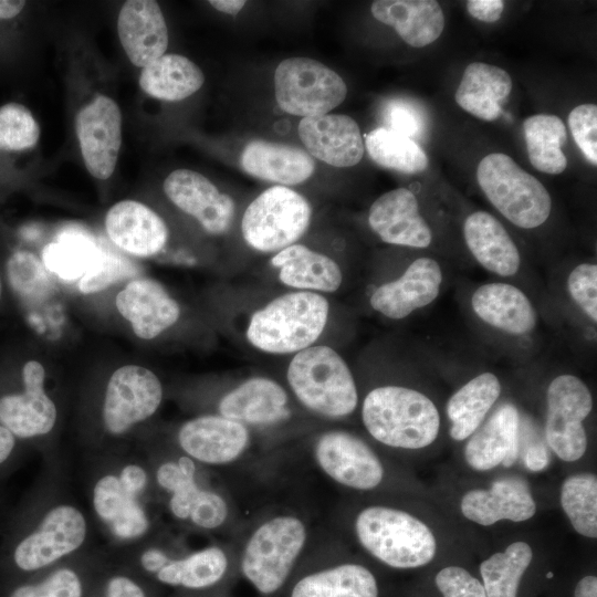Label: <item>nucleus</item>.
Masks as SVG:
<instances>
[{
	"label": "nucleus",
	"mask_w": 597,
	"mask_h": 597,
	"mask_svg": "<svg viewBox=\"0 0 597 597\" xmlns=\"http://www.w3.org/2000/svg\"><path fill=\"white\" fill-rule=\"evenodd\" d=\"M365 146L370 158L384 168L412 175L429 166L426 151L415 139L387 127H377L367 134Z\"/></svg>",
	"instance_id": "nucleus-38"
},
{
	"label": "nucleus",
	"mask_w": 597,
	"mask_h": 597,
	"mask_svg": "<svg viewBox=\"0 0 597 597\" xmlns=\"http://www.w3.org/2000/svg\"><path fill=\"white\" fill-rule=\"evenodd\" d=\"M354 527L360 545L389 567H421L436 555L431 530L405 511L371 505L358 513Z\"/></svg>",
	"instance_id": "nucleus-5"
},
{
	"label": "nucleus",
	"mask_w": 597,
	"mask_h": 597,
	"mask_svg": "<svg viewBox=\"0 0 597 597\" xmlns=\"http://www.w3.org/2000/svg\"><path fill=\"white\" fill-rule=\"evenodd\" d=\"M118 479L124 492L135 498L147 484V473L137 464L124 467Z\"/></svg>",
	"instance_id": "nucleus-54"
},
{
	"label": "nucleus",
	"mask_w": 597,
	"mask_h": 597,
	"mask_svg": "<svg viewBox=\"0 0 597 597\" xmlns=\"http://www.w3.org/2000/svg\"><path fill=\"white\" fill-rule=\"evenodd\" d=\"M209 3L218 11L237 14L245 4L243 0H211Z\"/></svg>",
	"instance_id": "nucleus-61"
},
{
	"label": "nucleus",
	"mask_w": 597,
	"mask_h": 597,
	"mask_svg": "<svg viewBox=\"0 0 597 597\" xmlns=\"http://www.w3.org/2000/svg\"><path fill=\"white\" fill-rule=\"evenodd\" d=\"M328 310L327 300L314 292L296 291L277 296L252 315L248 341L271 354L303 350L322 334Z\"/></svg>",
	"instance_id": "nucleus-3"
},
{
	"label": "nucleus",
	"mask_w": 597,
	"mask_h": 597,
	"mask_svg": "<svg viewBox=\"0 0 597 597\" xmlns=\"http://www.w3.org/2000/svg\"><path fill=\"white\" fill-rule=\"evenodd\" d=\"M40 137V126L22 104L0 107V150L20 151L33 147Z\"/></svg>",
	"instance_id": "nucleus-43"
},
{
	"label": "nucleus",
	"mask_w": 597,
	"mask_h": 597,
	"mask_svg": "<svg viewBox=\"0 0 597 597\" xmlns=\"http://www.w3.org/2000/svg\"><path fill=\"white\" fill-rule=\"evenodd\" d=\"M313 459L327 478L345 488L373 490L384 478V467L374 450L344 430L318 436L313 444Z\"/></svg>",
	"instance_id": "nucleus-10"
},
{
	"label": "nucleus",
	"mask_w": 597,
	"mask_h": 597,
	"mask_svg": "<svg viewBox=\"0 0 597 597\" xmlns=\"http://www.w3.org/2000/svg\"><path fill=\"white\" fill-rule=\"evenodd\" d=\"M85 537L86 521L81 511L61 504L51 509L39 526L19 541L12 558L20 569L36 570L76 551Z\"/></svg>",
	"instance_id": "nucleus-12"
},
{
	"label": "nucleus",
	"mask_w": 597,
	"mask_h": 597,
	"mask_svg": "<svg viewBox=\"0 0 597 597\" xmlns=\"http://www.w3.org/2000/svg\"><path fill=\"white\" fill-rule=\"evenodd\" d=\"M523 132L531 165L538 171L559 175L567 167L562 146L567 142L563 119L553 114H535L523 122Z\"/></svg>",
	"instance_id": "nucleus-36"
},
{
	"label": "nucleus",
	"mask_w": 597,
	"mask_h": 597,
	"mask_svg": "<svg viewBox=\"0 0 597 597\" xmlns=\"http://www.w3.org/2000/svg\"><path fill=\"white\" fill-rule=\"evenodd\" d=\"M274 90L280 108L303 118L328 114L347 94V86L336 72L302 56L285 59L277 65Z\"/></svg>",
	"instance_id": "nucleus-8"
},
{
	"label": "nucleus",
	"mask_w": 597,
	"mask_h": 597,
	"mask_svg": "<svg viewBox=\"0 0 597 597\" xmlns=\"http://www.w3.org/2000/svg\"><path fill=\"white\" fill-rule=\"evenodd\" d=\"M139 273V266L133 260L100 242L98 255L80 279L78 289L85 294L96 293Z\"/></svg>",
	"instance_id": "nucleus-42"
},
{
	"label": "nucleus",
	"mask_w": 597,
	"mask_h": 597,
	"mask_svg": "<svg viewBox=\"0 0 597 597\" xmlns=\"http://www.w3.org/2000/svg\"><path fill=\"white\" fill-rule=\"evenodd\" d=\"M549 454L540 444L532 446L525 453V464L531 471H541L548 465Z\"/></svg>",
	"instance_id": "nucleus-56"
},
{
	"label": "nucleus",
	"mask_w": 597,
	"mask_h": 597,
	"mask_svg": "<svg viewBox=\"0 0 597 597\" xmlns=\"http://www.w3.org/2000/svg\"><path fill=\"white\" fill-rule=\"evenodd\" d=\"M574 597H597V577H583L575 587Z\"/></svg>",
	"instance_id": "nucleus-59"
},
{
	"label": "nucleus",
	"mask_w": 597,
	"mask_h": 597,
	"mask_svg": "<svg viewBox=\"0 0 597 597\" xmlns=\"http://www.w3.org/2000/svg\"><path fill=\"white\" fill-rule=\"evenodd\" d=\"M476 181L492 206L519 228H537L551 214L548 190L504 153H491L480 160Z\"/></svg>",
	"instance_id": "nucleus-6"
},
{
	"label": "nucleus",
	"mask_w": 597,
	"mask_h": 597,
	"mask_svg": "<svg viewBox=\"0 0 597 597\" xmlns=\"http://www.w3.org/2000/svg\"><path fill=\"white\" fill-rule=\"evenodd\" d=\"M374 574L363 565L344 563L301 577L290 597H378Z\"/></svg>",
	"instance_id": "nucleus-32"
},
{
	"label": "nucleus",
	"mask_w": 597,
	"mask_h": 597,
	"mask_svg": "<svg viewBox=\"0 0 597 597\" xmlns=\"http://www.w3.org/2000/svg\"><path fill=\"white\" fill-rule=\"evenodd\" d=\"M170 558L159 548H149L143 553L140 563L149 573H158Z\"/></svg>",
	"instance_id": "nucleus-57"
},
{
	"label": "nucleus",
	"mask_w": 597,
	"mask_h": 597,
	"mask_svg": "<svg viewBox=\"0 0 597 597\" xmlns=\"http://www.w3.org/2000/svg\"><path fill=\"white\" fill-rule=\"evenodd\" d=\"M7 277L14 294L27 304H39L53 291V281L42 261L32 252L15 251L7 262Z\"/></svg>",
	"instance_id": "nucleus-41"
},
{
	"label": "nucleus",
	"mask_w": 597,
	"mask_h": 597,
	"mask_svg": "<svg viewBox=\"0 0 597 597\" xmlns=\"http://www.w3.org/2000/svg\"><path fill=\"white\" fill-rule=\"evenodd\" d=\"M546 405L545 436L548 446L564 461L580 459L587 448L583 421L593 409L588 387L574 375H559L548 385Z\"/></svg>",
	"instance_id": "nucleus-9"
},
{
	"label": "nucleus",
	"mask_w": 597,
	"mask_h": 597,
	"mask_svg": "<svg viewBox=\"0 0 597 597\" xmlns=\"http://www.w3.org/2000/svg\"><path fill=\"white\" fill-rule=\"evenodd\" d=\"M533 558L531 546L515 542L502 553H495L480 565L486 597H516L523 574Z\"/></svg>",
	"instance_id": "nucleus-39"
},
{
	"label": "nucleus",
	"mask_w": 597,
	"mask_h": 597,
	"mask_svg": "<svg viewBox=\"0 0 597 597\" xmlns=\"http://www.w3.org/2000/svg\"><path fill=\"white\" fill-rule=\"evenodd\" d=\"M370 11L412 48L433 43L444 29L442 8L434 0H376Z\"/></svg>",
	"instance_id": "nucleus-28"
},
{
	"label": "nucleus",
	"mask_w": 597,
	"mask_h": 597,
	"mask_svg": "<svg viewBox=\"0 0 597 597\" xmlns=\"http://www.w3.org/2000/svg\"><path fill=\"white\" fill-rule=\"evenodd\" d=\"M202 489L196 482V476L186 480L170 492L169 510L171 514L182 521L189 520L191 509Z\"/></svg>",
	"instance_id": "nucleus-52"
},
{
	"label": "nucleus",
	"mask_w": 597,
	"mask_h": 597,
	"mask_svg": "<svg viewBox=\"0 0 597 597\" xmlns=\"http://www.w3.org/2000/svg\"><path fill=\"white\" fill-rule=\"evenodd\" d=\"M105 229L116 247L140 258L157 254L168 239L164 220L135 200H123L111 207L105 217Z\"/></svg>",
	"instance_id": "nucleus-21"
},
{
	"label": "nucleus",
	"mask_w": 597,
	"mask_h": 597,
	"mask_svg": "<svg viewBox=\"0 0 597 597\" xmlns=\"http://www.w3.org/2000/svg\"><path fill=\"white\" fill-rule=\"evenodd\" d=\"M308 541V526L293 513L273 514L247 537L240 570L263 596L275 594L287 580Z\"/></svg>",
	"instance_id": "nucleus-2"
},
{
	"label": "nucleus",
	"mask_w": 597,
	"mask_h": 597,
	"mask_svg": "<svg viewBox=\"0 0 597 597\" xmlns=\"http://www.w3.org/2000/svg\"><path fill=\"white\" fill-rule=\"evenodd\" d=\"M10 597H82V585L75 572L62 568L36 585H23Z\"/></svg>",
	"instance_id": "nucleus-46"
},
{
	"label": "nucleus",
	"mask_w": 597,
	"mask_h": 597,
	"mask_svg": "<svg viewBox=\"0 0 597 597\" xmlns=\"http://www.w3.org/2000/svg\"><path fill=\"white\" fill-rule=\"evenodd\" d=\"M21 391L0 396V425L17 439L49 433L56 421V407L44 391L45 370L38 360L22 367Z\"/></svg>",
	"instance_id": "nucleus-14"
},
{
	"label": "nucleus",
	"mask_w": 597,
	"mask_h": 597,
	"mask_svg": "<svg viewBox=\"0 0 597 597\" xmlns=\"http://www.w3.org/2000/svg\"><path fill=\"white\" fill-rule=\"evenodd\" d=\"M442 270L431 258L416 259L402 275L377 287L371 307L391 320H401L432 303L440 293Z\"/></svg>",
	"instance_id": "nucleus-17"
},
{
	"label": "nucleus",
	"mask_w": 597,
	"mask_h": 597,
	"mask_svg": "<svg viewBox=\"0 0 597 597\" xmlns=\"http://www.w3.org/2000/svg\"><path fill=\"white\" fill-rule=\"evenodd\" d=\"M546 577H547V578L553 577V573H548V574L546 575Z\"/></svg>",
	"instance_id": "nucleus-63"
},
{
	"label": "nucleus",
	"mask_w": 597,
	"mask_h": 597,
	"mask_svg": "<svg viewBox=\"0 0 597 597\" xmlns=\"http://www.w3.org/2000/svg\"><path fill=\"white\" fill-rule=\"evenodd\" d=\"M241 166L247 174L281 186L301 184L315 170L314 159L305 150L260 139L245 145Z\"/></svg>",
	"instance_id": "nucleus-29"
},
{
	"label": "nucleus",
	"mask_w": 597,
	"mask_h": 597,
	"mask_svg": "<svg viewBox=\"0 0 597 597\" xmlns=\"http://www.w3.org/2000/svg\"><path fill=\"white\" fill-rule=\"evenodd\" d=\"M383 116L387 128L407 137L418 136L422 130V114L412 102L401 98L390 100L383 109Z\"/></svg>",
	"instance_id": "nucleus-50"
},
{
	"label": "nucleus",
	"mask_w": 597,
	"mask_h": 597,
	"mask_svg": "<svg viewBox=\"0 0 597 597\" xmlns=\"http://www.w3.org/2000/svg\"><path fill=\"white\" fill-rule=\"evenodd\" d=\"M465 244L486 271L509 277L521 266L520 251L504 226L486 211L470 213L463 224Z\"/></svg>",
	"instance_id": "nucleus-27"
},
{
	"label": "nucleus",
	"mask_w": 597,
	"mask_h": 597,
	"mask_svg": "<svg viewBox=\"0 0 597 597\" xmlns=\"http://www.w3.org/2000/svg\"><path fill=\"white\" fill-rule=\"evenodd\" d=\"M100 252V242L81 227H65L42 251L46 270L64 281L80 280Z\"/></svg>",
	"instance_id": "nucleus-35"
},
{
	"label": "nucleus",
	"mask_w": 597,
	"mask_h": 597,
	"mask_svg": "<svg viewBox=\"0 0 597 597\" xmlns=\"http://www.w3.org/2000/svg\"><path fill=\"white\" fill-rule=\"evenodd\" d=\"M15 443L17 438L0 425V467L12 455Z\"/></svg>",
	"instance_id": "nucleus-58"
},
{
	"label": "nucleus",
	"mask_w": 597,
	"mask_h": 597,
	"mask_svg": "<svg viewBox=\"0 0 597 597\" xmlns=\"http://www.w3.org/2000/svg\"><path fill=\"white\" fill-rule=\"evenodd\" d=\"M129 498L116 475L108 474L101 478L93 490V506L98 517L111 524L122 512Z\"/></svg>",
	"instance_id": "nucleus-47"
},
{
	"label": "nucleus",
	"mask_w": 597,
	"mask_h": 597,
	"mask_svg": "<svg viewBox=\"0 0 597 597\" xmlns=\"http://www.w3.org/2000/svg\"><path fill=\"white\" fill-rule=\"evenodd\" d=\"M107 597H146L143 589L132 579L117 576L107 585Z\"/></svg>",
	"instance_id": "nucleus-55"
},
{
	"label": "nucleus",
	"mask_w": 597,
	"mask_h": 597,
	"mask_svg": "<svg viewBox=\"0 0 597 597\" xmlns=\"http://www.w3.org/2000/svg\"><path fill=\"white\" fill-rule=\"evenodd\" d=\"M109 526L119 538H135L147 531L148 519L136 498H129L122 512Z\"/></svg>",
	"instance_id": "nucleus-51"
},
{
	"label": "nucleus",
	"mask_w": 597,
	"mask_h": 597,
	"mask_svg": "<svg viewBox=\"0 0 597 597\" xmlns=\"http://www.w3.org/2000/svg\"><path fill=\"white\" fill-rule=\"evenodd\" d=\"M119 42L135 66L145 67L165 54L168 29L159 4L153 0H129L117 18Z\"/></svg>",
	"instance_id": "nucleus-20"
},
{
	"label": "nucleus",
	"mask_w": 597,
	"mask_h": 597,
	"mask_svg": "<svg viewBox=\"0 0 597 597\" xmlns=\"http://www.w3.org/2000/svg\"><path fill=\"white\" fill-rule=\"evenodd\" d=\"M460 507L468 520L484 526L501 520L526 521L536 512L530 485L519 476L499 479L488 490L467 492Z\"/></svg>",
	"instance_id": "nucleus-22"
},
{
	"label": "nucleus",
	"mask_w": 597,
	"mask_h": 597,
	"mask_svg": "<svg viewBox=\"0 0 597 597\" xmlns=\"http://www.w3.org/2000/svg\"><path fill=\"white\" fill-rule=\"evenodd\" d=\"M2 276H1V272H0V300L2 297Z\"/></svg>",
	"instance_id": "nucleus-62"
},
{
	"label": "nucleus",
	"mask_w": 597,
	"mask_h": 597,
	"mask_svg": "<svg viewBox=\"0 0 597 597\" xmlns=\"http://www.w3.org/2000/svg\"><path fill=\"white\" fill-rule=\"evenodd\" d=\"M287 404V392L280 384L253 377L221 398L219 412L244 426H273L290 417Z\"/></svg>",
	"instance_id": "nucleus-24"
},
{
	"label": "nucleus",
	"mask_w": 597,
	"mask_h": 597,
	"mask_svg": "<svg viewBox=\"0 0 597 597\" xmlns=\"http://www.w3.org/2000/svg\"><path fill=\"white\" fill-rule=\"evenodd\" d=\"M362 419L374 439L400 449L425 448L436 440L440 429V415L433 401L402 386L370 390L363 401Z\"/></svg>",
	"instance_id": "nucleus-1"
},
{
	"label": "nucleus",
	"mask_w": 597,
	"mask_h": 597,
	"mask_svg": "<svg viewBox=\"0 0 597 597\" xmlns=\"http://www.w3.org/2000/svg\"><path fill=\"white\" fill-rule=\"evenodd\" d=\"M311 214V206L302 195L285 186H273L245 209L241 221L242 235L258 251L279 252L304 234Z\"/></svg>",
	"instance_id": "nucleus-7"
},
{
	"label": "nucleus",
	"mask_w": 597,
	"mask_h": 597,
	"mask_svg": "<svg viewBox=\"0 0 597 597\" xmlns=\"http://www.w3.org/2000/svg\"><path fill=\"white\" fill-rule=\"evenodd\" d=\"M561 504L574 530L597 537V478L580 473L567 478L561 490Z\"/></svg>",
	"instance_id": "nucleus-40"
},
{
	"label": "nucleus",
	"mask_w": 597,
	"mask_h": 597,
	"mask_svg": "<svg viewBox=\"0 0 597 597\" xmlns=\"http://www.w3.org/2000/svg\"><path fill=\"white\" fill-rule=\"evenodd\" d=\"M504 4L502 0H469L467 10L474 19L492 23L502 17Z\"/></svg>",
	"instance_id": "nucleus-53"
},
{
	"label": "nucleus",
	"mask_w": 597,
	"mask_h": 597,
	"mask_svg": "<svg viewBox=\"0 0 597 597\" xmlns=\"http://www.w3.org/2000/svg\"><path fill=\"white\" fill-rule=\"evenodd\" d=\"M298 136L310 155L334 167L357 165L364 155L358 124L344 114L304 117Z\"/></svg>",
	"instance_id": "nucleus-19"
},
{
	"label": "nucleus",
	"mask_w": 597,
	"mask_h": 597,
	"mask_svg": "<svg viewBox=\"0 0 597 597\" xmlns=\"http://www.w3.org/2000/svg\"><path fill=\"white\" fill-rule=\"evenodd\" d=\"M228 567L227 553L219 546H208L184 558H170L157 573V578L170 586L201 589L219 583Z\"/></svg>",
	"instance_id": "nucleus-37"
},
{
	"label": "nucleus",
	"mask_w": 597,
	"mask_h": 597,
	"mask_svg": "<svg viewBox=\"0 0 597 597\" xmlns=\"http://www.w3.org/2000/svg\"><path fill=\"white\" fill-rule=\"evenodd\" d=\"M520 415L505 404L476 429L464 449L467 463L474 470L486 471L503 463L512 465L519 454Z\"/></svg>",
	"instance_id": "nucleus-25"
},
{
	"label": "nucleus",
	"mask_w": 597,
	"mask_h": 597,
	"mask_svg": "<svg viewBox=\"0 0 597 597\" xmlns=\"http://www.w3.org/2000/svg\"><path fill=\"white\" fill-rule=\"evenodd\" d=\"M368 223L386 243L425 249L432 241V231L420 214L416 195L407 188L383 193L370 206Z\"/></svg>",
	"instance_id": "nucleus-18"
},
{
	"label": "nucleus",
	"mask_w": 597,
	"mask_h": 597,
	"mask_svg": "<svg viewBox=\"0 0 597 597\" xmlns=\"http://www.w3.org/2000/svg\"><path fill=\"white\" fill-rule=\"evenodd\" d=\"M568 126L575 143L587 158L597 165V105L584 103L574 107L568 115Z\"/></svg>",
	"instance_id": "nucleus-44"
},
{
	"label": "nucleus",
	"mask_w": 597,
	"mask_h": 597,
	"mask_svg": "<svg viewBox=\"0 0 597 597\" xmlns=\"http://www.w3.org/2000/svg\"><path fill=\"white\" fill-rule=\"evenodd\" d=\"M471 306L475 315L510 335H524L537 323L536 311L519 287L503 282L486 283L473 292Z\"/></svg>",
	"instance_id": "nucleus-26"
},
{
	"label": "nucleus",
	"mask_w": 597,
	"mask_h": 597,
	"mask_svg": "<svg viewBox=\"0 0 597 597\" xmlns=\"http://www.w3.org/2000/svg\"><path fill=\"white\" fill-rule=\"evenodd\" d=\"M271 264L277 268L280 281L304 291L334 292L343 281L338 264L325 254L303 244H292L279 251Z\"/></svg>",
	"instance_id": "nucleus-31"
},
{
	"label": "nucleus",
	"mask_w": 597,
	"mask_h": 597,
	"mask_svg": "<svg viewBox=\"0 0 597 597\" xmlns=\"http://www.w3.org/2000/svg\"><path fill=\"white\" fill-rule=\"evenodd\" d=\"M443 597H486L482 583L460 566H447L436 575Z\"/></svg>",
	"instance_id": "nucleus-49"
},
{
	"label": "nucleus",
	"mask_w": 597,
	"mask_h": 597,
	"mask_svg": "<svg viewBox=\"0 0 597 597\" xmlns=\"http://www.w3.org/2000/svg\"><path fill=\"white\" fill-rule=\"evenodd\" d=\"M25 6L21 0H0V19H12L17 17Z\"/></svg>",
	"instance_id": "nucleus-60"
},
{
	"label": "nucleus",
	"mask_w": 597,
	"mask_h": 597,
	"mask_svg": "<svg viewBox=\"0 0 597 597\" xmlns=\"http://www.w3.org/2000/svg\"><path fill=\"white\" fill-rule=\"evenodd\" d=\"M178 443L193 461L209 465H227L238 461L247 452L250 432L241 422L221 415H206L190 419L181 426Z\"/></svg>",
	"instance_id": "nucleus-15"
},
{
	"label": "nucleus",
	"mask_w": 597,
	"mask_h": 597,
	"mask_svg": "<svg viewBox=\"0 0 597 597\" xmlns=\"http://www.w3.org/2000/svg\"><path fill=\"white\" fill-rule=\"evenodd\" d=\"M164 191L180 210L196 218L207 232L221 234L230 228L234 202L203 175L189 169L174 170L164 181Z\"/></svg>",
	"instance_id": "nucleus-16"
},
{
	"label": "nucleus",
	"mask_w": 597,
	"mask_h": 597,
	"mask_svg": "<svg viewBox=\"0 0 597 597\" xmlns=\"http://www.w3.org/2000/svg\"><path fill=\"white\" fill-rule=\"evenodd\" d=\"M286 376L296 399L316 415L343 418L358 404L356 384L347 364L328 346H310L297 352Z\"/></svg>",
	"instance_id": "nucleus-4"
},
{
	"label": "nucleus",
	"mask_w": 597,
	"mask_h": 597,
	"mask_svg": "<svg viewBox=\"0 0 597 597\" xmlns=\"http://www.w3.org/2000/svg\"><path fill=\"white\" fill-rule=\"evenodd\" d=\"M567 289L573 301L594 322H597V265L580 263L567 277Z\"/></svg>",
	"instance_id": "nucleus-45"
},
{
	"label": "nucleus",
	"mask_w": 597,
	"mask_h": 597,
	"mask_svg": "<svg viewBox=\"0 0 597 597\" xmlns=\"http://www.w3.org/2000/svg\"><path fill=\"white\" fill-rule=\"evenodd\" d=\"M75 132L88 172L105 180L117 164L122 144V114L117 103L96 95L75 117Z\"/></svg>",
	"instance_id": "nucleus-13"
},
{
	"label": "nucleus",
	"mask_w": 597,
	"mask_h": 597,
	"mask_svg": "<svg viewBox=\"0 0 597 597\" xmlns=\"http://www.w3.org/2000/svg\"><path fill=\"white\" fill-rule=\"evenodd\" d=\"M116 306L136 336L151 339L172 326L180 315L178 303L151 279H135L117 294Z\"/></svg>",
	"instance_id": "nucleus-23"
},
{
	"label": "nucleus",
	"mask_w": 597,
	"mask_h": 597,
	"mask_svg": "<svg viewBox=\"0 0 597 597\" xmlns=\"http://www.w3.org/2000/svg\"><path fill=\"white\" fill-rule=\"evenodd\" d=\"M201 69L179 54H164L143 67L140 88L149 96L176 102L196 93L203 84Z\"/></svg>",
	"instance_id": "nucleus-34"
},
{
	"label": "nucleus",
	"mask_w": 597,
	"mask_h": 597,
	"mask_svg": "<svg viewBox=\"0 0 597 597\" xmlns=\"http://www.w3.org/2000/svg\"><path fill=\"white\" fill-rule=\"evenodd\" d=\"M501 394V384L492 373H482L448 400L449 434L455 441L470 437L482 423Z\"/></svg>",
	"instance_id": "nucleus-33"
},
{
	"label": "nucleus",
	"mask_w": 597,
	"mask_h": 597,
	"mask_svg": "<svg viewBox=\"0 0 597 597\" xmlns=\"http://www.w3.org/2000/svg\"><path fill=\"white\" fill-rule=\"evenodd\" d=\"M511 75L502 67L483 62L467 65L454 100L474 117L493 122L502 114V105L512 92Z\"/></svg>",
	"instance_id": "nucleus-30"
},
{
	"label": "nucleus",
	"mask_w": 597,
	"mask_h": 597,
	"mask_svg": "<svg viewBox=\"0 0 597 597\" xmlns=\"http://www.w3.org/2000/svg\"><path fill=\"white\" fill-rule=\"evenodd\" d=\"M163 399L158 377L149 369L126 365L111 376L103 405L106 430L114 436L153 416Z\"/></svg>",
	"instance_id": "nucleus-11"
},
{
	"label": "nucleus",
	"mask_w": 597,
	"mask_h": 597,
	"mask_svg": "<svg viewBox=\"0 0 597 597\" xmlns=\"http://www.w3.org/2000/svg\"><path fill=\"white\" fill-rule=\"evenodd\" d=\"M228 516L226 499L216 491L202 489L191 509L189 521L202 530H217L227 522Z\"/></svg>",
	"instance_id": "nucleus-48"
}]
</instances>
